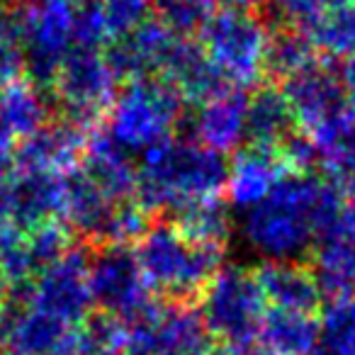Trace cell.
Wrapping results in <instances>:
<instances>
[{
  "instance_id": "1",
  "label": "cell",
  "mask_w": 355,
  "mask_h": 355,
  "mask_svg": "<svg viewBox=\"0 0 355 355\" xmlns=\"http://www.w3.org/2000/svg\"><path fill=\"white\" fill-rule=\"evenodd\" d=\"M229 178L227 156L195 139H166L137 166V202L148 212L175 214L202 200L222 198Z\"/></svg>"
},
{
  "instance_id": "2",
  "label": "cell",
  "mask_w": 355,
  "mask_h": 355,
  "mask_svg": "<svg viewBox=\"0 0 355 355\" xmlns=\"http://www.w3.org/2000/svg\"><path fill=\"white\" fill-rule=\"evenodd\" d=\"M321 180L314 173H285L263 202L246 209L241 236L266 263H297L314 248V202Z\"/></svg>"
},
{
  "instance_id": "3",
  "label": "cell",
  "mask_w": 355,
  "mask_h": 355,
  "mask_svg": "<svg viewBox=\"0 0 355 355\" xmlns=\"http://www.w3.org/2000/svg\"><path fill=\"white\" fill-rule=\"evenodd\" d=\"M134 256L148 290L168 302L198 300L224 268V248L200 246L185 239L173 222L148 224L137 241Z\"/></svg>"
},
{
  "instance_id": "4",
  "label": "cell",
  "mask_w": 355,
  "mask_h": 355,
  "mask_svg": "<svg viewBox=\"0 0 355 355\" xmlns=\"http://www.w3.org/2000/svg\"><path fill=\"white\" fill-rule=\"evenodd\" d=\"M183 103L163 78L127 80L119 85L103 129L127 153H146L173 137L183 119Z\"/></svg>"
},
{
  "instance_id": "5",
  "label": "cell",
  "mask_w": 355,
  "mask_h": 355,
  "mask_svg": "<svg viewBox=\"0 0 355 355\" xmlns=\"http://www.w3.org/2000/svg\"><path fill=\"white\" fill-rule=\"evenodd\" d=\"M198 37V44L232 88H248L263 78L270 30L256 12L219 8Z\"/></svg>"
},
{
  "instance_id": "6",
  "label": "cell",
  "mask_w": 355,
  "mask_h": 355,
  "mask_svg": "<svg viewBox=\"0 0 355 355\" xmlns=\"http://www.w3.org/2000/svg\"><path fill=\"white\" fill-rule=\"evenodd\" d=\"M200 314L214 338L227 345H248L268 311L256 272L241 266L222 268L200 295Z\"/></svg>"
},
{
  "instance_id": "7",
  "label": "cell",
  "mask_w": 355,
  "mask_h": 355,
  "mask_svg": "<svg viewBox=\"0 0 355 355\" xmlns=\"http://www.w3.org/2000/svg\"><path fill=\"white\" fill-rule=\"evenodd\" d=\"M49 90L61 107V119L85 129L105 119L119 90V78L105 51L76 46L61 64Z\"/></svg>"
},
{
  "instance_id": "8",
  "label": "cell",
  "mask_w": 355,
  "mask_h": 355,
  "mask_svg": "<svg viewBox=\"0 0 355 355\" xmlns=\"http://www.w3.org/2000/svg\"><path fill=\"white\" fill-rule=\"evenodd\" d=\"M15 20L25 51V73L35 85L49 90L66 56L78 46V8L71 0H46L22 8Z\"/></svg>"
},
{
  "instance_id": "9",
  "label": "cell",
  "mask_w": 355,
  "mask_h": 355,
  "mask_svg": "<svg viewBox=\"0 0 355 355\" xmlns=\"http://www.w3.org/2000/svg\"><path fill=\"white\" fill-rule=\"evenodd\" d=\"M127 324V353L132 355H214V336L200 309L188 302L148 304Z\"/></svg>"
},
{
  "instance_id": "10",
  "label": "cell",
  "mask_w": 355,
  "mask_h": 355,
  "mask_svg": "<svg viewBox=\"0 0 355 355\" xmlns=\"http://www.w3.org/2000/svg\"><path fill=\"white\" fill-rule=\"evenodd\" d=\"M10 295L20 297L22 302L64 324L83 326L93 306L88 282V253L73 246L69 253L42 268L35 277L12 287Z\"/></svg>"
},
{
  "instance_id": "11",
  "label": "cell",
  "mask_w": 355,
  "mask_h": 355,
  "mask_svg": "<svg viewBox=\"0 0 355 355\" xmlns=\"http://www.w3.org/2000/svg\"><path fill=\"white\" fill-rule=\"evenodd\" d=\"M88 282L93 304L112 319L129 321L151 304V290L129 246H100L88 256Z\"/></svg>"
},
{
  "instance_id": "12",
  "label": "cell",
  "mask_w": 355,
  "mask_h": 355,
  "mask_svg": "<svg viewBox=\"0 0 355 355\" xmlns=\"http://www.w3.org/2000/svg\"><path fill=\"white\" fill-rule=\"evenodd\" d=\"M80 329L10 295L0 311V348L6 355H76Z\"/></svg>"
},
{
  "instance_id": "13",
  "label": "cell",
  "mask_w": 355,
  "mask_h": 355,
  "mask_svg": "<svg viewBox=\"0 0 355 355\" xmlns=\"http://www.w3.org/2000/svg\"><path fill=\"white\" fill-rule=\"evenodd\" d=\"M280 90L290 105L295 124L309 137L350 112L338 73L319 61L302 73L282 80Z\"/></svg>"
},
{
  "instance_id": "14",
  "label": "cell",
  "mask_w": 355,
  "mask_h": 355,
  "mask_svg": "<svg viewBox=\"0 0 355 355\" xmlns=\"http://www.w3.org/2000/svg\"><path fill=\"white\" fill-rule=\"evenodd\" d=\"M85 139H88L85 129L66 119H49L40 132L15 146L12 171L66 178L78 168V161L85 151Z\"/></svg>"
},
{
  "instance_id": "15",
  "label": "cell",
  "mask_w": 355,
  "mask_h": 355,
  "mask_svg": "<svg viewBox=\"0 0 355 355\" xmlns=\"http://www.w3.org/2000/svg\"><path fill=\"white\" fill-rule=\"evenodd\" d=\"M178 40L180 37H175L156 17H151L132 35L114 40L112 46H107L105 56H107L117 78H156V73L163 76V71H166V64L175 49Z\"/></svg>"
},
{
  "instance_id": "16",
  "label": "cell",
  "mask_w": 355,
  "mask_h": 355,
  "mask_svg": "<svg viewBox=\"0 0 355 355\" xmlns=\"http://www.w3.org/2000/svg\"><path fill=\"white\" fill-rule=\"evenodd\" d=\"M3 193L12 224L22 234L59 219L64 209V178L59 175L12 171Z\"/></svg>"
},
{
  "instance_id": "17",
  "label": "cell",
  "mask_w": 355,
  "mask_h": 355,
  "mask_svg": "<svg viewBox=\"0 0 355 355\" xmlns=\"http://www.w3.org/2000/svg\"><path fill=\"white\" fill-rule=\"evenodd\" d=\"M193 139L222 156L239 151L241 144H246V95L229 88L198 105L193 114Z\"/></svg>"
},
{
  "instance_id": "18",
  "label": "cell",
  "mask_w": 355,
  "mask_h": 355,
  "mask_svg": "<svg viewBox=\"0 0 355 355\" xmlns=\"http://www.w3.org/2000/svg\"><path fill=\"white\" fill-rule=\"evenodd\" d=\"M80 171L114 200H132L137 193V166L132 153L124 151L103 127L85 139Z\"/></svg>"
},
{
  "instance_id": "19",
  "label": "cell",
  "mask_w": 355,
  "mask_h": 355,
  "mask_svg": "<svg viewBox=\"0 0 355 355\" xmlns=\"http://www.w3.org/2000/svg\"><path fill=\"white\" fill-rule=\"evenodd\" d=\"M287 171L277 151L256 146L241 148L229 163V178L227 188H224L229 205L241 209V212L256 207L270 195V190L275 188V183Z\"/></svg>"
},
{
  "instance_id": "20",
  "label": "cell",
  "mask_w": 355,
  "mask_h": 355,
  "mask_svg": "<svg viewBox=\"0 0 355 355\" xmlns=\"http://www.w3.org/2000/svg\"><path fill=\"white\" fill-rule=\"evenodd\" d=\"M163 80H168L180 93V98L195 105L207 103L214 95L232 88L224 80V76L214 69L212 61L207 59L202 46L193 40H185V37L178 40L175 49L166 64V71H163Z\"/></svg>"
},
{
  "instance_id": "21",
  "label": "cell",
  "mask_w": 355,
  "mask_h": 355,
  "mask_svg": "<svg viewBox=\"0 0 355 355\" xmlns=\"http://www.w3.org/2000/svg\"><path fill=\"white\" fill-rule=\"evenodd\" d=\"M311 272L319 290L334 300L355 295V217L314 243Z\"/></svg>"
},
{
  "instance_id": "22",
  "label": "cell",
  "mask_w": 355,
  "mask_h": 355,
  "mask_svg": "<svg viewBox=\"0 0 355 355\" xmlns=\"http://www.w3.org/2000/svg\"><path fill=\"white\" fill-rule=\"evenodd\" d=\"M256 277L270 309L314 314L319 306V282L314 272L300 263H266Z\"/></svg>"
},
{
  "instance_id": "23",
  "label": "cell",
  "mask_w": 355,
  "mask_h": 355,
  "mask_svg": "<svg viewBox=\"0 0 355 355\" xmlns=\"http://www.w3.org/2000/svg\"><path fill=\"white\" fill-rule=\"evenodd\" d=\"M51 119V100L44 88L32 80H12L0 85V137L25 141Z\"/></svg>"
},
{
  "instance_id": "24",
  "label": "cell",
  "mask_w": 355,
  "mask_h": 355,
  "mask_svg": "<svg viewBox=\"0 0 355 355\" xmlns=\"http://www.w3.org/2000/svg\"><path fill=\"white\" fill-rule=\"evenodd\" d=\"M295 117L285 95L275 85H261L246 98V144L277 151L290 134H295Z\"/></svg>"
},
{
  "instance_id": "25",
  "label": "cell",
  "mask_w": 355,
  "mask_h": 355,
  "mask_svg": "<svg viewBox=\"0 0 355 355\" xmlns=\"http://www.w3.org/2000/svg\"><path fill=\"white\" fill-rule=\"evenodd\" d=\"M300 30L314 46L316 56L350 59L355 56V0H331Z\"/></svg>"
},
{
  "instance_id": "26",
  "label": "cell",
  "mask_w": 355,
  "mask_h": 355,
  "mask_svg": "<svg viewBox=\"0 0 355 355\" xmlns=\"http://www.w3.org/2000/svg\"><path fill=\"white\" fill-rule=\"evenodd\" d=\"M261 348L272 355H309L316 340L314 314L268 309L261 324Z\"/></svg>"
},
{
  "instance_id": "27",
  "label": "cell",
  "mask_w": 355,
  "mask_h": 355,
  "mask_svg": "<svg viewBox=\"0 0 355 355\" xmlns=\"http://www.w3.org/2000/svg\"><path fill=\"white\" fill-rule=\"evenodd\" d=\"M173 224L185 239L200 246L224 248L232 236V212L222 198L188 205L173 214Z\"/></svg>"
},
{
  "instance_id": "28",
  "label": "cell",
  "mask_w": 355,
  "mask_h": 355,
  "mask_svg": "<svg viewBox=\"0 0 355 355\" xmlns=\"http://www.w3.org/2000/svg\"><path fill=\"white\" fill-rule=\"evenodd\" d=\"M309 355H355V295L331 300L316 321Z\"/></svg>"
},
{
  "instance_id": "29",
  "label": "cell",
  "mask_w": 355,
  "mask_h": 355,
  "mask_svg": "<svg viewBox=\"0 0 355 355\" xmlns=\"http://www.w3.org/2000/svg\"><path fill=\"white\" fill-rule=\"evenodd\" d=\"M319 61L314 46L309 44L302 30L295 27H282L277 32H270V42H268L266 51V73L272 78L287 80L292 76L302 73L309 66Z\"/></svg>"
},
{
  "instance_id": "30",
  "label": "cell",
  "mask_w": 355,
  "mask_h": 355,
  "mask_svg": "<svg viewBox=\"0 0 355 355\" xmlns=\"http://www.w3.org/2000/svg\"><path fill=\"white\" fill-rule=\"evenodd\" d=\"M88 6L98 15L107 42H114L132 35L144 22L151 20L153 0H95Z\"/></svg>"
},
{
  "instance_id": "31",
  "label": "cell",
  "mask_w": 355,
  "mask_h": 355,
  "mask_svg": "<svg viewBox=\"0 0 355 355\" xmlns=\"http://www.w3.org/2000/svg\"><path fill=\"white\" fill-rule=\"evenodd\" d=\"M156 20L175 37H190L202 30L214 12V0H153Z\"/></svg>"
},
{
  "instance_id": "32",
  "label": "cell",
  "mask_w": 355,
  "mask_h": 355,
  "mask_svg": "<svg viewBox=\"0 0 355 355\" xmlns=\"http://www.w3.org/2000/svg\"><path fill=\"white\" fill-rule=\"evenodd\" d=\"M22 239H25V251L32 268H35V275L42 268H46L49 263H54L56 258H61L73 248L71 246L69 227L64 222H59V219L30 229V232L22 234Z\"/></svg>"
},
{
  "instance_id": "33",
  "label": "cell",
  "mask_w": 355,
  "mask_h": 355,
  "mask_svg": "<svg viewBox=\"0 0 355 355\" xmlns=\"http://www.w3.org/2000/svg\"><path fill=\"white\" fill-rule=\"evenodd\" d=\"M321 166L331 173L334 185L340 188L350 200H355V114L343 137L321 153Z\"/></svg>"
},
{
  "instance_id": "34",
  "label": "cell",
  "mask_w": 355,
  "mask_h": 355,
  "mask_svg": "<svg viewBox=\"0 0 355 355\" xmlns=\"http://www.w3.org/2000/svg\"><path fill=\"white\" fill-rule=\"evenodd\" d=\"M25 73V51H22L17 20L10 12L0 10V85L20 80Z\"/></svg>"
},
{
  "instance_id": "35",
  "label": "cell",
  "mask_w": 355,
  "mask_h": 355,
  "mask_svg": "<svg viewBox=\"0 0 355 355\" xmlns=\"http://www.w3.org/2000/svg\"><path fill=\"white\" fill-rule=\"evenodd\" d=\"M275 3V10L282 20L292 22V25H304L309 22L316 12H321L331 0H272Z\"/></svg>"
},
{
  "instance_id": "36",
  "label": "cell",
  "mask_w": 355,
  "mask_h": 355,
  "mask_svg": "<svg viewBox=\"0 0 355 355\" xmlns=\"http://www.w3.org/2000/svg\"><path fill=\"white\" fill-rule=\"evenodd\" d=\"M338 78H340V85H343L345 103H348L350 112L355 114V56L343 61V69L338 71Z\"/></svg>"
},
{
  "instance_id": "37",
  "label": "cell",
  "mask_w": 355,
  "mask_h": 355,
  "mask_svg": "<svg viewBox=\"0 0 355 355\" xmlns=\"http://www.w3.org/2000/svg\"><path fill=\"white\" fill-rule=\"evenodd\" d=\"M214 355H272V353H268L266 348H253L248 343V345H224Z\"/></svg>"
},
{
  "instance_id": "38",
  "label": "cell",
  "mask_w": 355,
  "mask_h": 355,
  "mask_svg": "<svg viewBox=\"0 0 355 355\" xmlns=\"http://www.w3.org/2000/svg\"><path fill=\"white\" fill-rule=\"evenodd\" d=\"M217 3V0H214ZM219 3H224V8H236V10H256V8L266 6L268 0H219Z\"/></svg>"
},
{
  "instance_id": "39",
  "label": "cell",
  "mask_w": 355,
  "mask_h": 355,
  "mask_svg": "<svg viewBox=\"0 0 355 355\" xmlns=\"http://www.w3.org/2000/svg\"><path fill=\"white\" fill-rule=\"evenodd\" d=\"M10 290H12V285H10V280H8L3 266H0V311L6 309L8 300H10Z\"/></svg>"
},
{
  "instance_id": "40",
  "label": "cell",
  "mask_w": 355,
  "mask_h": 355,
  "mask_svg": "<svg viewBox=\"0 0 355 355\" xmlns=\"http://www.w3.org/2000/svg\"><path fill=\"white\" fill-rule=\"evenodd\" d=\"M12 3H17V6H22V8H30V6H40V3H46V0H12Z\"/></svg>"
},
{
  "instance_id": "41",
  "label": "cell",
  "mask_w": 355,
  "mask_h": 355,
  "mask_svg": "<svg viewBox=\"0 0 355 355\" xmlns=\"http://www.w3.org/2000/svg\"><path fill=\"white\" fill-rule=\"evenodd\" d=\"M124 355H132V353H124Z\"/></svg>"
}]
</instances>
